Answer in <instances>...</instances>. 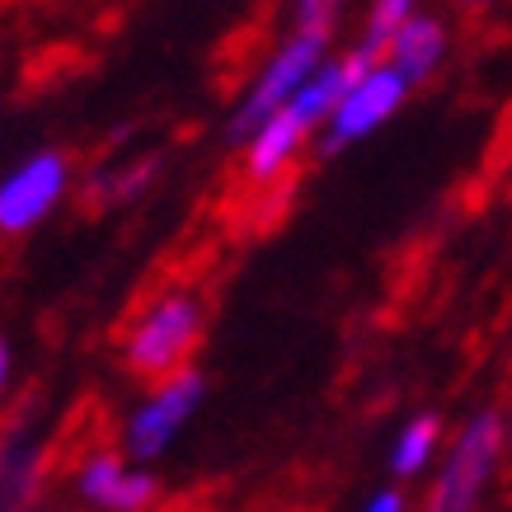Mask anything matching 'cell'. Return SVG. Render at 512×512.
Masks as SVG:
<instances>
[{
  "instance_id": "obj_1",
  "label": "cell",
  "mask_w": 512,
  "mask_h": 512,
  "mask_svg": "<svg viewBox=\"0 0 512 512\" xmlns=\"http://www.w3.org/2000/svg\"><path fill=\"white\" fill-rule=\"evenodd\" d=\"M202 320L207 315H202V301L193 292L156 296L123 343L127 372L141 381H170L174 372H184L188 353L202 339Z\"/></svg>"
},
{
  "instance_id": "obj_2",
  "label": "cell",
  "mask_w": 512,
  "mask_h": 512,
  "mask_svg": "<svg viewBox=\"0 0 512 512\" xmlns=\"http://www.w3.org/2000/svg\"><path fill=\"white\" fill-rule=\"evenodd\" d=\"M325 47H329V33H296L292 43H282L278 52H273V62L254 76L249 94L240 99V109L231 113L226 137H231L235 146H249L254 132H259L273 113L287 109L296 99V90L325 66Z\"/></svg>"
},
{
  "instance_id": "obj_3",
  "label": "cell",
  "mask_w": 512,
  "mask_h": 512,
  "mask_svg": "<svg viewBox=\"0 0 512 512\" xmlns=\"http://www.w3.org/2000/svg\"><path fill=\"white\" fill-rule=\"evenodd\" d=\"M508 442V428L494 409H480L475 419L461 428V437L451 442L447 461H442V475L428 489V503L423 512H475L484 484L494 480L498 451Z\"/></svg>"
},
{
  "instance_id": "obj_4",
  "label": "cell",
  "mask_w": 512,
  "mask_h": 512,
  "mask_svg": "<svg viewBox=\"0 0 512 512\" xmlns=\"http://www.w3.org/2000/svg\"><path fill=\"white\" fill-rule=\"evenodd\" d=\"M202 395H207V376L198 367H184V372H174L170 381H160L146 400L132 409V419L123 428V442H127V456L132 461H156L170 451V442L179 437L193 414H198Z\"/></svg>"
},
{
  "instance_id": "obj_5",
  "label": "cell",
  "mask_w": 512,
  "mask_h": 512,
  "mask_svg": "<svg viewBox=\"0 0 512 512\" xmlns=\"http://www.w3.org/2000/svg\"><path fill=\"white\" fill-rule=\"evenodd\" d=\"M71 165L62 151H38L29 156L19 170H10L0 179V231L5 235H24L62 202Z\"/></svg>"
},
{
  "instance_id": "obj_6",
  "label": "cell",
  "mask_w": 512,
  "mask_h": 512,
  "mask_svg": "<svg viewBox=\"0 0 512 512\" xmlns=\"http://www.w3.org/2000/svg\"><path fill=\"white\" fill-rule=\"evenodd\" d=\"M404 99H409V80H404L390 62H381L376 71H367L353 90L343 94V104L334 109V118H329V127H325L320 151H325V156H339L348 141L372 137L390 113H400Z\"/></svg>"
},
{
  "instance_id": "obj_7",
  "label": "cell",
  "mask_w": 512,
  "mask_h": 512,
  "mask_svg": "<svg viewBox=\"0 0 512 512\" xmlns=\"http://www.w3.org/2000/svg\"><path fill=\"white\" fill-rule=\"evenodd\" d=\"M306 132L311 127L301 123L292 109L273 113L259 132H254V141H249L245 151V174L254 179V184H264V179H273V174H282L287 165H292V156L301 151V141H306Z\"/></svg>"
},
{
  "instance_id": "obj_8",
  "label": "cell",
  "mask_w": 512,
  "mask_h": 512,
  "mask_svg": "<svg viewBox=\"0 0 512 512\" xmlns=\"http://www.w3.org/2000/svg\"><path fill=\"white\" fill-rule=\"evenodd\" d=\"M386 52H390V66H395L409 85H419V80L433 76V66L447 57V29H442V19H433V15H414L390 38Z\"/></svg>"
},
{
  "instance_id": "obj_9",
  "label": "cell",
  "mask_w": 512,
  "mask_h": 512,
  "mask_svg": "<svg viewBox=\"0 0 512 512\" xmlns=\"http://www.w3.org/2000/svg\"><path fill=\"white\" fill-rule=\"evenodd\" d=\"M437 437H442V419H437V414H419V419H409V423H404V433L395 437V451H390V470H395L400 480L419 475V470L433 461Z\"/></svg>"
},
{
  "instance_id": "obj_10",
  "label": "cell",
  "mask_w": 512,
  "mask_h": 512,
  "mask_svg": "<svg viewBox=\"0 0 512 512\" xmlns=\"http://www.w3.org/2000/svg\"><path fill=\"white\" fill-rule=\"evenodd\" d=\"M123 475H127V461L118 451H94V456H85V466L76 470V494L85 503H94V508H104V498L113 494V484Z\"/></svg>"
},
{
  "instance_id": "obj_11",
  "label": "cell",
  "mask_w": 512,
  "mask_h": 512,
  "mask_svg": "<svg viewBox=\"0 0 512 512\" xmlns=\"http://www.w3.org/2000/svg\"><path fill=\"white\" fill-rule=\"evenodd\" d=\"M414 5H419V0H372V15H367V43L362 47L381 57V52L390 47V38L414 19Z\"/></svg>"
},
{
  "instance_id": "obj_12",
  "label": "cell",
  "mask_w": 512,
  "mask_h": 512,
  "mask_svg": "<svg viewBox=\"0 0 512 512\" xmlns=\"http://www.w3.org/2000/svg\"><path fill=\"white\" fill-rule=\"evenodd\" d=\"M343 0H296V33H329Z\"/></svg>"
},
{
  "instance_id": "obj_13",
  "label": "cell",
  "mask_w": 512,
  "mask_h": 512,
  "mask_svg": "<svg viewBox=\"0 0 512 512\" xmlns=\"http://www.w3.org/2000/svg\"><path fill=\"white\" fill-rule=\"evenodd\" d=\"M367 512H404V494L400 489H381V494H372Z\"/></svg>"
},
{
  "instance_id": "obj_14",
  "label": "cell",
  "mask_w": 512,
  "mask_h": 512,
  "mask_svg": "<svg viewBox=\"0 0 512 512\" xmlns=\"http://www.w3.org/2000/svg\"><path fill=\"white\" fill-rule=\"evenodd\" d=\"M5 386H10V343L0 339V395H5Z\"/></svg>"
},
{
  "instance_id": "obj_15",
  "label": "cell",
  "mask_w": 512,
  "mask_h": 512,
  "mask_svg": "<svg viewBox=\"0 0 512 512\" xmlns=\"http://www.w3.org/2000/svg\"><path fill=\"white\" fill-rule=\"evenodd\" d=\"M508 451H512V428H508Z\"/></svg>"
},
{
  "instance_id": "obj_16",
  "label": "cell",
  "mask_w": 512,
  "mask_h": 512,
  "mask_svg": "<svg viewBox=\"0 0 512 512\" xmlns=\"http://www.w3.org/2000/svg\"><path fill=\"white\" fill-rule=\"evenodd\" d=\"M466 5H484V0H466Z\"/></svg>"
}]
</instances>
